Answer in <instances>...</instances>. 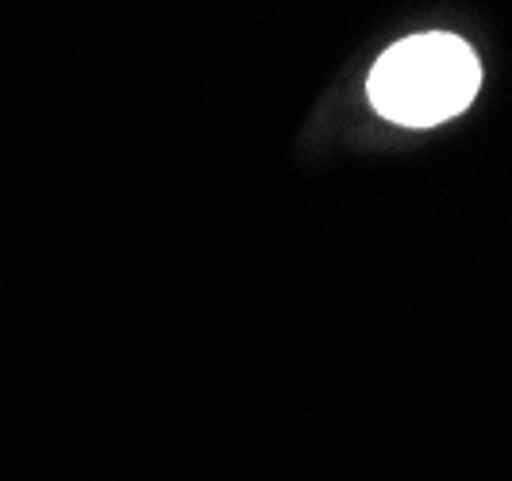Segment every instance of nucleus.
<instances>
[{"mask_svg":"<svg viewBox=\"0 0 512 481\" xmlns=\"http://www.w3.org/2000/svg\"><path fill=\"white\" fill-rule=\"evenodd\" d=\"M482 62L459 35L428 31L393 43L374 62L366 93L378 116L401 127H436L478 97Z\"/></svg>","mask_w":512,"mask_h":481,"instance_id":"f257e3e1","label":"nucleus"}]
</instances>
